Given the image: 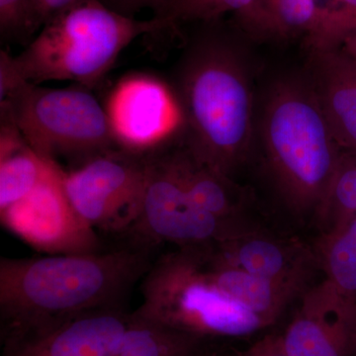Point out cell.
Here are the masks:
<instances>
[{
    "mask_svg": "<svg viewBox=\"0 0 356 356\" xmlns=\"http://www.w3.org/2000/svg\"><path fill=\"white\" fill-rule=\"evenodd\" d=\"M149 248L0 259L1 344L72 316L122 306L149 270Z\"/></svg>",
    "mask_w": 356,
    "mask_h": 356,
    "instance_id": "obj_1",
    "label": "cell"
},
{
    "mask_svg": "<svg viewBox=\"0 0 356 356\" xmlns=\"http://www.w3.org/2000/svg\"><path fill=\"white\" fill-rule=\"evenodd\" d=\"M203 24L185 47L170 84L184 114L182 147L200 165L233 179L252 140L250 74L242 51L215 21Z\"/></svg>",
    "mask_w": 356,
    "mask_h": 356,
    "instance_id": "obj_2",
    "label": "cell"
},
{
    "mask_svg": "<svg viewBox=\"0 0 356 356\" xmlns=\"http://www.w3.org/2000/svg\"><path fill=\"white\" fill-rule=\"evenodd\" d=\"M267 163L288 207L315 215L343 154L308 79L282 77L269 88L261 116Z\"/></svg>",
    "mask_w": 356,
    "mask_h": 356,
    "instance_id": "obj_3",
    "label": "cell"
},
{
    "mask_svg": "<svg viewBox=\"0 0 356 356\" xmlns=\"http://www.w3.org/2000/svg\"><path fill=\"white\" fill-rule=\"evenodd\" d=\"M168 29L161 18L139 20L86 0L47 23L13 63L26 83L72 81L91 89L134 40Z\"/></svg>",
    "mask_w": 356,
    "mask_h": 356,
    "instance_id": "obj_4",
    "label": "cell"
},
{
    "mask_svg": "<svg viewBox=\"0 0 356 356\" xmlns=\"http://www.w3.org/2000/svg\"><path fill=\"white\" fill-rule=\"evenodd\" d=\"M142 294L140 313L211 343L270 327L217 286L197 247L177 248L153 262L143 278Z\"/></svg>",
    "mask_w": 356,
    "mask_h": 356,
    "instance_id": "obj_5",
    "label": "cell"
},
{
    "mask_svg": "<svg viewBox=\"0 0 356 356\" xmlns=\"http://www.w3.org/2000/svg\"><path fill=\"white\" fill-rule=\"evenodd\" d=\"M0 107L8 110L35 152L58 165L63 159L79 168L122 147L105 107L84 86L50 88L24 83Z\"/></svg>",
    "mask_w": 356,
    "mask_h": 356,
    "instance_id": "obj_6",
    "label": "cell"
},
{
    "mask_svg": "<svg viewBox=\"0 0 356 356\" xmlns=\"http://www.w3.org/2000/svg\"><path fill=\"white\" fill-rule=\"evenodd\" d=\"M250 222L220 219L189 197L173 168L168 149L147 154L142 214L132 229L137 243H172L178 248L229 240L257 229ZM130 232V233H131Z\"/></svg>",
    "mask_w": 356,
    "mask_h": 356,
    "instance_id": "obj_7",
    "label": "cell"
},
{
    "mask_svg": "<svg viewBox=\"0 0 356 356\" xmlns=\"http://www.w3.org/2000/svg\"><path fill=\"white\" fill-rule=\"evenodd\" d=\"M147 177V154L114 149L65 172V187L79 216L106 233L131 232L139 221Z\"/></svg>",
    "mask_w": 356,
    "mask_h": 356,
    "instance_id": "obj_8",
    "label": "cell"
},
{
    "mask_svg": "<svg viewBox=\"0 0 356 356\" xmlns=\"http://www.w3.org/2000/svg\"><path fill=\"white\" fill-rule=\"evenodd\" d=\"M56 161L25 198L0 211L2 225L35 250L50 255L99 252L97 233L74 209Z\"/></svg>",
    "mask_w": 356,
    "mask_h": 356,
    "instance_id": "obj_9",
    "label": "cell"
},
{
    "mask_svg": "<svg viewBox=\"0 0 356 356\" xmlns=\"http://www.w3.org/2000/svg\"><path fill=\"white\" fill-rule=\"evenodd\" d=\"M104 107L119 145L135 153L151 154L168 147L184 128V114L172 86L149 74L122 79Z\"/></svg>",
    "mask_w": 356,
    "mask_h": 356,
    "instance_id": "obj_10",
    "label": "cell"
},
{
    "mask_svg": "<svg viewBox=\"0 0 356 356\" xmlns=\"http://www.w3.org/2000/svg\"><path fill=\"white\" fill-rule=\"evenodd\" d=\"M280 336L289 356H355L356 299L324 280L302 294Z\"/></svg>",
    "mask_w": 356,
    "mask_h": 356,
    "instance_id": "obj_11",
    "label": "cell"
},
{
    "mask_svg": "<svg viewBox=\"0 0 356 356\" xmlns=\"http://www.w3.org/2000/svg\"><path fill=\"white\" fill-rule=\"evenodd\" d=\"M130 315L117 306L72 316L1 344L2 356H112Z\"/></svg>",
    "mask_w": 356,
    "mask_h": 356,
    "instance_id": "obj_12",
    "label": "cell"
},
{
    "mask_svg": "<svg viewBox=\"0 0 356 356\" xmlns=\"http://www.w3.org/2000/svg\"><path fill=\"white\" fill-rule=\"evenodd\" d=\"M212 247L227 264L302 294L308 289L311 275L318 267L315 250L299 238H278L259 229L213 243Z\"/></svg>",
    "mask_w": 356,
    "mask_h": 356,
    "instance_id": "obj_13",
    "label": "cell"
},
{
    "mask_svg": "<svg viewBox=\"0 0 356 356\" xmlns=\"http://www.w3.org/2000/svg\"><path fill=\"white\" fill-rule=\"evenodd\" d=\"M308 79L334 137L356 153V60L339 49L311 51Z\"/></svg>",
    "mask_w": 356,
    "mask_h": 356,
    "instance_id": "obj_14",
    "label": "cell"
},
{
    "mask_svg": "<svg viewBox=\"0 0 356 356\" xmlns=\"http://www.w3.org/2000/svg\"><path fill=\"white\" fill-rule=\"evenodd\" d=\"M206 273L222 292L252 311L269 325H273L301 292L227 264L220 259L212 243L197 245Z\"/></svg>",
    "mask_w": 356,
    "mask_h": 356,
    "instance_id": "obj_15",
    "label": "cell"
},
{
    "mask_svg": "<svg viewBox=\"0 0 356 356\" xmlns=\"http://www.w3.org/2000/svg\"><path fill=\"white\" fill-rule=\"evenodd\" d=\"M0 211H3L33 191L53 161L28 145L8 110L0 107Z\"/></svg>",
    "mask_w": 356,
    "mask_h": 356,
    "instance_id": "obj_16",
    "label": "cell"
},
{
    "mask_svg": "<svg viewBox=\"0 0 356 356\" xmlns=\"http://www.w3.org/2000/svg\"><path fill=\"white\" fill-rule=\"evenodd\" d=\"M168 154L185 191L198 207L220 219L243 220L242 189L233 179L200 165L184 147L168 149Z\"/></svg>",
    "mask_w": 356,
    "mask_h": 356,
    "instance_id": "obj_17",
    "label": "cell"
},
{
    "mask_svg": "<svg viewBox=\"0 0 356 356\" xmlns=\"http://www.w3.org/2000/svg\"><path fill=\"white\" fill-rule=\"evenodd\" d=\"M216 343L136 310L112 356H207Z\"/></svg>",
    "mask_w": 356,
    "mask_h": 356,
    "instance_id": "obj_18",
    "label": "cell"
},
{
    "mask_svg": "<svg viewBox=\"0 0 356 356\" xmlns=\"http://www.w3.org/2000/svg\"><path fill=\"white\" fill-rule=\"evenodd\" d=\"M320 4L316 0H257L238 16L248 30L264 36L289 38L310 31Z\"/></svg>",
    "mask_w": 356,
    "mask_h": 356,
    "instance_id": "obj_19",
    "label": "cell"
},
{
    "mask_svg": "<svg viewBox=\"0 0 356 356\" xmlns=\"http://www.w3.org/2000/svg\"><path fill=\"white\" fill-rule=\"evenodd\" d=\"M315 252L325 280L356 299V216L329 235L321 236Z\"/></svg>",
    "mask_w": 356,
    "mask_h": 356,
    "instance_id": "obj_20",
    "label": "cell"
},
{
    "mask_svg": "<svg viewBox=\"0 0 356 356\" xmlns=\"http://www.w3.org/2000/svg\"><path fill=\"white\" fill-rule=\"evenodd\" d=\"M355 216L356 153L344 151L324 200L314 217L321 236H325Z\"/></svg>",
    "mask_w": 356,
    "mask_h": 356,
    "instance_id": "obj_21",
    "label": "cell"
},
{
    "mask_svg": "<svg viewBox=\"0 0 356 356\" xmlns=\"http://www.w3.org/2000/svg\"><path fill=\"white\" fill-rule=\"evenodd\" d=\"M355 32L356 0H327L307 33V46L310 51L334 50Z\"/></svg>",
    "mask_w": 356,
    "mask_h": 356,
    "instance_id": "obj_22",
    "label": "cell"
},
{
    "mask_svg": "<svg viewBox=\"0 0 356 356\" xmlns=\"http://www.w3.org/2000/svg\"><path fill=\"white\" fill-rule=\"evenodd\" d=\"M257 0H173L165 17L170 29L181 23L211 22L227 13H248Z\"/></svg>",
    "mask_w": 356,
    "mask_h": 356,
    "instance_id": "obj_23",
    "label": "cell"
},
{
    "mask_svg": "<svg viewBox=\"0 0 356 356\" xmlns=\"http://www.w3.org/2000/svg\"><path fill=\"white\" fill-rule=\"evenodd\" d=\"M0 34L6 41H31L27 0H0Z\"/></svg>",
    "mask_w": 356,
    "mask_h": 356,
    "instance_id": "obj_24",
    "label": "cell"
},
{
    "mask_svg": "<svg viewBox=\"0 0 356 356\" xmlns=\"http://www.w3.org/2000/svg\"><path fill=\"white\" fill-rule=\"evenodd\" d=\"M86 0H27L28 24L32 36L60 13Z\"/></svg>",
    "mask_w": 356,
    "mask_h": 356,
    "instance_id": "obj_25",
    "label": "cell"
},
{
    "mask_svg": "<svg viewBox=\"0 0 356 356\" xmlns=\"http://www.w3.org/2000/svg\"><path fill=\"white\" fill-rule=\"evenodd\" d=\"M105 6L124 15L133 16L144 9H151L156 17L163 18L173 0H102Z\"/></svg>",
    "mask_w": 356,
    "mask_h": 356,
    "instance_id": "obj_26",
    "label": "cell"
},
{
    "mask_svg": "<svg viewBox=\"0 0 356 356\" xmlns=\"http://www.w3.org/2000/svg\"><path fill=\"white\" fill-rule=\"evenodd\" d=\"M219 356H289L283 346L280 334H267L243 351L228 353L221 348Z\"/></svg>",
    "mask_w": 356,
    "mask_h": 356,
    "instance_id": "obj_27",
    "label": "cell"
},
{
    "mask_svg": "<svg viewBox=\"0 0 356 356\" xmlns=\"http://www.w3.org/2000/svg\"><path fill=\"white\" fill-rule=\"evenodd\" d=\"M22 81L13 63V56L6 50L0 51V102H3L13 91L19 88Z\"/></svg>",
    "mask_w": 356,
    "mask_h": 356,
    "instance_id": "obj_28",
    "label": "cell"
},
{
    "mask_svg": "<svg viewBox=\"0 0 356 356\" xmlns=\"http://www.w3.org/2000/svg\"><path fill=\"white\" fill-rule=\"evenodd\" d=\"M337 49L356 60V32L344 40Z\"/></svg>",
    "mask_w": 356,
    "mask_h": 356,
    "instance_id": "obj_29",
    "label": "cell"
},
{
    "mask_svg": "<svg viewBox=\"0 0 356 356\" xmlns=\"http://www.w3.org/2000/svg\"><path fill=\"white\" fill-rule=\"evenodd\" d=\"M219 346H217V348H214L212 351H211L210 355L208 356H219Z\"/></svg>",
    "mask_w": 356,
    "mask_h": 356,
    "instance_id": "obj_30",
    "label": "cell"
},
{
    "mask_svg": "<svg viewBox=\"0 0 356 356\" xmlns=\"http://www.w3.org/2000/svg\"><path fill=\"white\" fill-rule=\"evenodd\" d=\"M355 356H356V353H355Z\"/></svg>",
    "mask_w": 356,
    "mask_h": 356,
    "instance_id": "obj_31",
    "label": "cell"
}]
</instances>
